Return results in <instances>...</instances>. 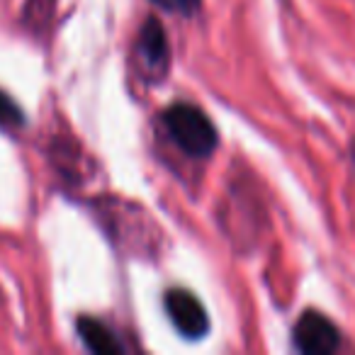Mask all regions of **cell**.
Masks as SVG:
<instances>
[{
    "label": "cell",
    "mask_w": 355,
    "mask_h": 355,
    "mask_svg": "<svg viewBox=\"0 0 355 355\" xmlns=\"http://www.w3.org/2000/svg\"><path fill=\"white\" fill-rule=\"evenodd\" d=\"M163 127H166L171 141L175 144L185 156L207 158L217 148V129L205 110L190 103H173L163 110Z\"/></svg>",
    "instance_id": "1"
},
{
    "label": "cell",
    "mask_w": 355,
    "mask_h": 355,
    "mask_svg": "<svg viewBox=\"0 0 355 355\" xmlns=\"http://www.w3.org/2000/svg\"><path fill=\"white\" fill-rule=\"evenodd\" d=\"M166 311L171 316L173 326H175L185 338H202L209 331V316L205 304L185 287H173L166 292Z\"/></svg>",
    "instance_id": "2"
},
{
    "label": "cell",
    "mask_w": 355,
    "mask_h": 355,
    "mask_svg": "<svg viewBox=\"0 0 355 355\" xmlns=\"http://www.w3.org/2000/svg\"><path fill=\"white\" fill-rule=\"evenodd\" d=\"M295 345L306 355H331L340 348V331L321 311H304L295 326Z\"/></svg>",
    "instance_id": "3"
},
{
    "label": "cell",
    "mask_w": 355,
    "mask_h": 355,
    "mask_svg": "<svg viewBox=\"0 0 355 355\" xmlns=\"http://www.w3.org/2000/svg\"><path fill=\"white\" fill-rule=\"evenodd\" d=\"M137 54L141 61L144 73L151 78H163L171 66V46H168V35L156 17H148L144 22L141 32L137 37Z\"/></svg>",
    "instance_id": "4"
},
{
    "label": "cell",
    "mask_w": 355,
    "mask_h": 355,
    "mask_svg": "<svg viewBox=\"0 0 355 355\" xmlns=\"http://www.w3.org/2000/svg\"><path fill=\"white\" fill-rule=\"evenodd\" d=\"M78 334H80V338H83V343L88 345L93 353L119 355L124 350V345H122V340L117 338V334H114L105 321L93 319V316H80Z\"/></svg>",
    "instance_id": "5"
},
{
    "label": "cell",
    "mask_w": 355,
    "mask_h": 355,
    "mask_svg": "<svg viewBox=\"0 0 355 355\" xmlns=\"http://www.w3.org/2000/svg\"><path fill=\"white\" fill-rule=\"evenodd\" d=\"M0 124H3V127H20V124H25L22 110L17 107L15 100L8 93H3V90H0Z\"/></svg>",
    "instance_id": "6"
},
{
    "label": "cell",
    "mask_w": 355,
    "mask_h": 355,
    "mask_svg": "<svg viewBox=\"0 0 355 355\" xmlns=\"http://www.w3.org/2000/svg\"><path fill=\"white\" fill-rule=\"evenodd\" d=\"M151 3H156L163 10L178 12V15H185V17L195 15L200 10V6H202V0H151Z\"/></svg>",
    "instance_id": "7"
}]
</instances>
